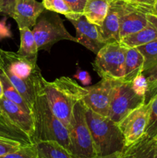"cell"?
<instances>
[{"instance_id":"6da1fadb","label":"cell","mask_w":157,"mask_h":158,"mask_svg":"<svg viewBox=\"0 0 157 158\" xmlns=\"http://www.w3.org/2000/svg\"><path fill=\"white\" fill-rule=\"evenodd\" d=\"M0 67L32 111L36 96L42 91L45 80L37 60L0 48Z\"/></svg>"},{"instance_id":"7a4b0ae2","label":"cell","mask_w":157,"mask_h":158,"mask_svg":"<svg viewBox=\"0 0 157 158\" xmlns=\"http://www.w3.org/2000/svg\"><path fill=\"white\" fill-rule=\"evenodd\" d=\"M42 93L53 114L68 128L74 106L83 100L87 89L70 77H61L52 82L44 80Z\"/></svg>"},{"instance_id":"3957f363","label":"cell","mask_w":157,"mask_h":158,"mask_svg":"<svg viewBox=\"0 0 157 158\" xmlns=\"http://www.w3.org/2000/svg\"><path fill=\"white\" fill-rule=\"evenodd\" d=\"M32 114L35 127L32 143L56 141L69 151V130L53 114L42 91L36 96Z\"/></svg>"},{"instance_id":"277c9868","label":"cell","mask_w":157,"mask_h":158,"mask_svg":"<svg viewBox=\"0 0 157 158\" xmlns=\"http://www.w3.org/2000/svg\"><path fill=\"white\" fill-rule=\"evenodd\" d=\"M86 117L98 156L120 152L125 147L119 125L108 117H103L86 106Z\"/></svg>"},{"instance_id":"5b68a950","label":"cell","mask_w":157,"mask_h":158,"mask_svg":"<svg viewBox=\"0 0 157 158\" xmlns=\"http://www.w3.org/2000/svg\"><path fill=\"white\" fill-rule=\"evenodd\" d=\"M69 153L73 158L98 157L86 117V106L82 100L74 106L69 127Z\"/></svg>"},{"instance_id":"8992f818","label":"cell","mask_w":157,"mask_h":158,"mask_svg":"<svg viewBox=\"0 0 157 158\" xmlns=\"http://www.w3.org/2000/svg\"><path fill=\"white\" fill-rule=\"evenodd\" d=\"M32 30L38 51L49 52L51 47L61 40H70L77 43L76 38L68 32L58 13L46 9L38 16Z\"/></svg>"},{"instance_id":"52a82bcc","label":"cell","mask_w":157,"mask_h":158,"mask_svg":"<svg viewBox=\"0 0 157 158\" xmlns=\"http://www.w3.org/2000/svg\"><path fill=\"white\" fill-rule=\"evenodd\" d=\"M128 46L121 41L107 43L96 54L92 66L102 79L122 80Z\"/></svg>"},{"instance_id":"ba28073f","label":"cell","mask_w":157,"mask_h":158,"mask_svg":"<svg viewBox=\"0 0 157 158\" xmlns=\"http://www.w3.org/2000/svg\"><path fill=\"white\" fill-rule=\"evenodd\" d=\"M146 102V97L135 94L131 82L116 80L112 91L108 117L119 124L123 118Z\"/></svg>"},{"instance_id":"9c48e42d","label":"cell","mask_w":157,"mask_h":158,"mask_svg":"<svg viewBox=\"0 0 157 158\" xmlns=\"http://www.w3.org/2000/svg\"><path fill=\"white\" fill-rule=\"evenodd\" d=\"M154 12L153 6H143L123 1V10L120 19V40L127 35L135 33L148 23L147 15Z\"/></svg>"},{"instance_id":"30bf717a","label":"cell","mask_w":157,"mask_h":158,"mask_svg":"<svg viewBox=\"0 0 157 158\" xmlns=\"http://www.w3.org/2000/svg\"><path fill=\"white\" fill-rule=\"evenodd\" d=\"M66 17L75 27L77 43L95 54L106 44L100 35L98 26L89 23L83 14L72 13Z\"/></svg>"},{"instance_id":"8fae6325","label":"cell","mask_w":157,"mask_h":158,"mask_svg":"<svg viewBox=\"0 0 157 158\" xmlns=\"http://www.w3.org/2000/svg\"><path fill=\"white\" fill-rule=\"evenodd\" d=\"M116 80L103 78L98 83L86 86L87 93L82 101L87 108L93 112L108 117L112 91Z\"/></svg>"},{"instance_id":"7c38bea8","label":"cell","mask_w":157,"mask_h":158,"mask_svg":"<svg viewBox=\"0 0 157 158\" xmlns=\"http://www.w3.org/2000/svg\"><path fill=\"white\" fill-rule=\"evenodd\" d=\"M149 103L145 102L119 123V127L124 138L125 146L134 143L145 134L149 119Z\"/></svg>"},{"instance_id":"4fadbf2b","label":"cell","mask_w":157,"mask_h":158,"mask_svg":"<svg viewBox=\"0 0 157 158\" xmlns=\"http://www.w3.org/2000/svg\"><path fill=\"white\" fill-rule=\"evenodd\" d=\"M0 106L2 110V115L32 139L35 131L32 114L5 97L0 100Z\"/></svg>"},{"instance_id":"5bb4252c","label":"cell","mask_w":157,"mask_h":158,"mask_svg":"<svg viewBox=\"0 0 157 158\" xmlns=\"http://www.w3.org/2000/svg\"><path fill=\"white\" fill-rule=\"evenodd\" d=\"M45 9L43 3L37 0H15L12 18L16 22L18 29H31Z\"/></svg>"},{"instance_id":"9a60e30c","label":"cell","mask_w":157,"mask_h":158,"mask_svg":"<svg viewBox=\"0 0 157 158\" xmlns=\"http://www.w3.org/2000/svg\"><path fill=\"white\" fill-rule=\"evenodd\" d=\"M123 1L124 0H112L103 24L98 26L100 35L106 43L120 41V19Z\"/></svg>"},{"instance_id":"2e32d148","label":"cell","mask_w":157,"mask_h":158,"mask_svg":"<svg viewBox=\"0 0 157 158\" xmlns=\"http://www.w3.org/2000/svg\"><path fill=\"white\" fill-rule=\"evenodd\" d=\"M119 158H157L155 139L144 134L136 141L125 146Z\"/></svg>"},{"instance_id":"e0dca14e","label":"cell","mask_w":157,"mask_h":158,"mask_svg":"<svg viewBox=\"0 0 157 158\" xmlns=\"http://www.w3.org/2000/svg\"><path fill=\"white\" fill-rule=\"evenodd\" d=\"M148 23L143 29L122 39L120 41L128 47H137L157 40V14L149 12Z\"/></svg>"},{"instance_id":"ac0fdd59","label":"cell","mask_w":157,"mask_h":158,"mask_svg":"<svg viewBox=\"0 0 157 158\" xmlns=\"http://www.w3.org/2000/svg\"><path fill=\"white\" fill-rule=\"evenodd\" d=\"M0 140L18 143L22 146L33 144L32 139L4 115L0 116Z\"/></svg>"},{"instance_id":"d6986e66","label":"cell","mask_w":157,"mask_h":158,"mask_svg":"<svg viewBox=\"0 0 157 158\" xmlns=\"http://www.w3.org/2000/svg\"><path fill=\"white\" fill-rule=\"evenodd\" d=\"M112 0H86L83 15L89 23L100 26L109 11Z\"/></svg>"},{"instance_id":"ffe728a7","label":"cell","mask_w":157,"mask_h":158,"mask_svg":"<svg viewBox=\"0 0 157 158\" xmlns=\"http://www.w3.org/2000/svg\"><path fill=\"white\" fill-rule=\"evenodd\" d=\"M144 59L136 47H129L126 53L124 63V77L122 80L131 82L143 71Z\"/></svg>"},{"instance_id":"44dd1931","label":"cell","mask_w":157,"mask_h":158,"mask_svg":"<svg viewBox=\"0 0 157 158\" xmlns=\"http://www.w3.org/2000/svg\"><path fill=\"white\" fill-rule=\"evenodd\" d=\"M146 102L149 105V119L145 134L151 137L157 134V83L149 84Z\"/></svg>"},{"instance_id":"7402d4cb","label":"cell","mask_w":157,"mask_h":158,"mask_svg":"<svg viewBox=\"0 0 157 158\" xmlns=\"http://www.w3.org/2000/svg\"><path fill=\"white\" fill-rule=\"evenodd\" d=\"M34 144L38 158H73L66 148L56 141H39Z\"/></svg>"},{"instance_id":"603a6c76","label":"cell","mask_w":157,"mask_h":158,"mask_svg":"<svg viewBox=\"0 0 157 158\" xmlns=\"http://www.w3.org/2000/svg\"><path fill=\"white\" fill-rule=\"evenodd\" d=\"M20 46L17 53L32 60H37L38 47L34 37L33 32L30 28L19 29Z\"/></svg>"},{"instance_id":"cb8c5ba5","label":"cell","mask_w":157,"mask_h":158,"mask_svg":"<svg viewBox=\"0 0 157 158\" xmlns=\"http://www.w3.org/2000/svg\"><path fill=\"white\" fill-rule=\"evenodd\" d=\"M0 80H1L2 85L3 96H4L6 98L10 100L11 101L14 102V103L19 105V106H21L22 108H23L25 110L28 111V112L32 114V111L29 109L27 103H26V101L23 100L22 96L20 95L19 93L18 92V90L15 89V86L12 85V83H11L10 80L8 79V77H6L4 71L2 70V69L1 67H0Z\"/></svg>"},{"instance_id":"d4e9b609","label":"cell","mask_w":157,"mask_h":158,"mask_svg":"<svg viewBox=\"0 0 157 158\" xmlns=\"http://www.w3.org/2000/svg\"><path fill=\"white\" fill-rule=\"evenodd\" d=\"M136 48L144 59L143 71L157 64V40L137 46Z\"/></svg>"},{"instance_id":"484cf974","label":"cell","mask_w":157,"mask_h":158,"mask_svg":"<svg viewBox=\"0 0 157 158\" xmlns=\"http://www.w3.org/2000/svg\"><path fill=\"white\" fill-rule=\"evenodd\" d=\"M42 3L46 10L62 14L65 16L74 13L64 0H42Z\"/></svg>"},{"instance_id":"4316f807","label":"cell","mask_w":157,"mask_h":158,"mask_svg":"<svg viewBox=\"0 0 157 158\" xmlns=\"http://www.w3.org/2000/svg\"><path fill=\"white\" fill-rule=\"evenodd\" d=\"M0 158H38V156L36 148L33 143L29 146L22 147L14 152L0 156Z\"/></svg>"},{"instance_id":"83f0119b","label":"cell","mask_w":157,"mask_h":158,"mask_svg":"<svg viewBox=\"0 0 157 158\" xmlns=\"http://www.w3.org/2000/svg\"><path fill=\"white\" fill-rule=\"evenodd\" d=\"M131 85L134 92L139 96L146 97V92L149 87V83L147 79L143 73H139L133 80L131 81Z\"/></svg>"},{"instance_id":"f1b7e54d","label":"cell","mask_w":157,"mask_h":158,"mask_svg":"<svg viewBox=\"0 0 157 158\" xmlns=\"http://www.w3.org/2000/svg\"><path fill=\"white\" fill-rule=\"evenodd\" d=\"M22 144L18 143L12 141H6V140H0V156H3L9 153L14 152L19 148H22Z\"/></svg>"},{"instance_id":"f546056e","label":"cell","mask_w":157,"mask_h":158,"mask_svg":"<svg viewBox=\"0 0 157 158\" xmlns=\"http://www.w3.org/2000/svg\"><path fill=\"white\" fill-rule=\"evenodd\" d=\"M71 10L76 14H83L86 0H64Z\"/></svg>"},{"instance_id":"4dcf8cb0","label":"cell","mask_w":157,"mask_h":158,"mask_svg":"<svg viewBox=\"0 0 157 158\" xmlns=\"http://www.w3.org/2000/svg\"><path fill=\"white\" fill-rule=\"evenodd\" d=\"M15 0H0V12L12 17L15 7Z\"/></svg>"},{"instance_id":"1f68e13d","label":"cell","mask_w":157,"mask_h":158,"mask_svg":"<svg viewBox=\"0 0 157 158\" xmlns=\"http://www.w3.org/2000/svg\"><path fill=\"white\" fill-rule=\"evenodd\" d=\"M74 78L77 79L82 83V84L85 86H88L91 83L92 79L89 73L86 70H83L81 69H78L76 71V73L73 76Z\"/></svg>"},{"instance_id":"d6a6232c","label":"cell","mask_w":157,"mask_h":158,"mask_svg":"<svg viewBox=\"0 0 157 158\" xmlns=\"http://www.w3.org/2000/svg\"><path fill=\"white\" fill-rule=\"evenodd\" d=\"M143 73L147 79L149 84H153L157 83V64L153 66L152 67L143 71Z\"/></svg>"},{"instance_id":"836d02e7","label":"cell","mask_w":157,"mask_h":158,"mask_svg":"<svg viewBox=\"0 0 157 158\" xmlns=\"http://www.w3.org/2000/svg\"><path fill=\"white\" fill-rule=\"evenodd\" d=\"M12 36L9 26L6 24V19L0 20V40Z\"/></svg>"},{"instance_id":"e575fe53","label":"cell","mask_w":157,"mask_h":158,"mask_svg":"<svg viewBox=\"0 0 157 158\" xmlns=\"http://www.w3.org/2000/svg\"><path fill=\"white\" fill-rule=\"evenodd\" d=\"M127 2L134 3V4L143 5V6H154L157 0H124Z\"/></svg>"},{"instance_id":"d590c367","label":"cell","mask_w":157,"mask_h":158,"mask_svg":"<svg viewBox=\"0 0 157 158\" xmlns=\"http://www.w3.org/2000/svg\"><path fill=\"white\" fill-rule=\"evenodd\" d=\"M120 153H121V151H120V152L113 153V154H109V155L98 156V157H96L95 158H119V157Z\"/></svg>"},{"instance_id":"8d00e7d4","label":"cell","mask_w":157,"mask_h":158,"mask_svg":"<svg viewBox=\"0 0 157 158\" xmlns=\"http://www.w3.org/2000/svg\"><path fill=\"white\" fill-rule=\"evenodd\" d=\"M3 97H4V96H3V88L2 85V82L1 80H0V100H1Z\"/></svg>"},{"instance_id":"74e56055","label":"cell","mask_w":157,"mask_h":158,"mask_svg":"<svg viewBox=\"0 0 157 158\" xmlns=\"http://www.w3.org/2000/svg\"><path fill=\"white\" fill-rule=\"evenodd\" d=\"M153 9H154V12H155V14H157V1H156V2H155V4L154 5Z\"/></svg>"},{"instance_id":"f35d334b","label":"cell","mask_w":157,"mask_h":158,"mask_svg":"<svg viewBox=\"0 0 157 158\" xmlns=\"http://www.w3.org/2000/svg\"><path fill=\"white\" fill-rule=\"evenodd\" d=\"M2 115V110L1 109V106H0V116Z\"/></svg>"},{"instance_id":"ab89813d","label":"cell","mask_w":157,"mask_h":158,"mask_svg":"<svg viewBox=\"0 0 157 158\" xmlns=\"http://www.w3.org/2000/svg\"><path fill=\"white\" fill-rule=\"evenodd\" d=\"M154 138L155 139V141H156V145H157V134L155 136V137H154Z\"/></svg>"}]
</instances>
